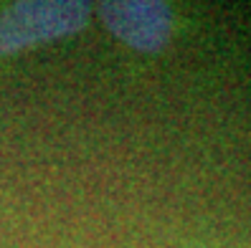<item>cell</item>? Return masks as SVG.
<instances>
[{
  "instance_id": "1",
  "label": "cell",
  "mask_w": 251,
  "mask_h": 248,
  "mask_svg": "<svg viewBox=\"0 0 251 248\" xmlns=\"http://www.w3.org/2000/svg\"><path fill=\"white\" fill-rule=\"evenodd\" d=\"M92 18L89 3L76 0H23L0 10V58L18 56L43 43L81 33Z\"/></svg>"
},
{
  "instance_id": "2",
  "label": "cell",
  "mask_w": 251,
  "mask_h": 248,
  "mask_svg": "<svg viewBox=\"0 0 251 248\" xmlns=\"http://www.w3.org/2000/svg\"><path fill=\"white\" fill-rule=\"evenodd\" d=\"M99 18L122 46L140 53H157L170 43L175 13L155 0H109L99 5Z\"/></svg>"
}]
</instances>
